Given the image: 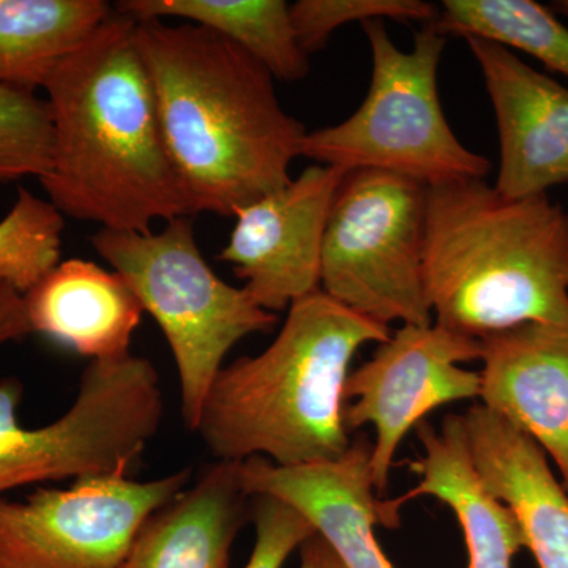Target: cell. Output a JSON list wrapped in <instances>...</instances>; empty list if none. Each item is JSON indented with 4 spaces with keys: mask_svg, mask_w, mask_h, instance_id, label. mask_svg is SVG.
<instances>
[{
    "mask_svg": "<svg viewBox=\"0 0 568 568\" xmlns=\"http://www.w3.org/2000/svg\"><path fill=\"white\" fill-rule=\"evenodd\" d=\"M463 420L478 476L514 511L538 568H568V493L547 454L485 406Z\"/></svg>",
    "mask_w": 568,
    "mask_h": 568,
    "instance_id": "9a60e30c",
    "label": "cell"
},
{
    "mask_svg": "<svg viewBox=\"0 0 568 568\" xmlns=\"http://www.w3.org/2000/svg\"><path fill=\"white\" fill-rule=\"evenodd\" d=\"M115 9L136 21L178 18L209 29L252 54L275 80L301 81L310 71L284 0H122Z\"/></svg>",
    "mask_w": 568,
    "mask_h": 568,
    "instance_id": "ffe728a7",
    "label": "cell"
},
{
    "mask_svg": "<svg viewBox=\"0 0 568 568\" xmlns=\"http://www.w3.org/2000/svg\"><path fill=\"white\" fill-rule=\"evenodd\" d=\"M32 334L91 361L130 354L142 305L118 272L92 261H61L24 294Z\"/></svg>",
    "mask_w": 568,
    "mask_h": 568,
    "instance_id": "ac0fdd59",
    "label": "cell"
},
{
    "mask_svg": "<svg viewBox=\"0 0 568 568\" xmlns=\"http://www.w3.org/2000/svg\"><path fill=\"white\" fill-rule=\"evenodd\" d=\"M424 455L410 462L420 481L395 500L379 503L381 525L396 528L398 511L416 497H436L459 523L467 551L466 568H511L525 548V536L514 511L485 487L478 476L463 416H447L439 429L422 422L417 426Z\"/></svg>",
    "mask_w": 568,
    "mask_h": 568,
    "instance_id": "2e32d148",
    "label": "cell"
},
{
    "mask_svg": "<svg viewBox=\"0 0 568 568\" xmlns=\"http://www.w3.org/2000/svg\"><path fill=\"white\" fill-rule=\"evenodd\" d=\"M22 386L0 381V497L48 481L130 476L159 433L164 399L149 358L91 361L69 409L51 424L18 422Z\"/></svg>",
    "mask_w": 568,
    "mask_h": 568,
    "instance_id": "52a82bcc",
    "label": "cell"
},
{
    "mask_svg": "<svg viewBox=\"0 0 568 568\" xmlns=\"http://www.w3.org/2000/svg\"><path fill=\"white\" fill-rule=\"evenodd\" d=\"M241 463L215 462L142 523L118 568H230L248 519Z\"/></svg>",
    "mask_w": 568,
    "mask_h": 568,
    "instance_id": "e0dca14e",
    "label": "cell"
},
{
    "mask_svg": "<svg viewBox=\"0 0 568 568\" xmlns=\"http://www.w3.org/2000/svg\"><path fill=\"white\" fill-rule=\"evenodd\" d=\"M481 406L536 440L568 493V320L480 339Z\"/></svg>",
    "mask_w": 568,
    "mask_h": 568,
    "instance_id": "4fadbf2b",
    "label": "cell"
},
{
    "mask_svg": "<svg viewBox=\"0 0 568 568\" xmlns=\"http://www.w3.org/2000/svg\"><path fill=\"white\" fill-rule=\"evenodd\" d=\"M254 547L245 568H283L316 530L297 510L268 496L253 497Z\"/></svg>",
    "mask_w": 568,
    "mask_h": 568,
    "instance_id": "d4e9b609",
    "label": "cell"
},
{
    "mask_svg": "<svg viewBox=\"0 0 568 568\" xmlns=\"http://www.w3.org/2000/svg\"><path fill=\"white\" fill-rule=\"evenodd\" d=\"M372 50V82L364 102L336 125L306 134L304 156L339 170L384 171L426 186L487 179V156L458 140L440 103L437 71L446 39L432 24L403 51L383 20L362 24Z\"/></svg>",
    "mask_w": 568,
    "mask_h": 568,
    "instance_id": "5b68a950",
    "label": "cell"
},
{
    "mask_svg": "<svg viewBox=\"0 0 568 568\" xmlns=\"http://www.w3.org/2000/svg\"><path fill=\"white\" fill-rule=\"evenodd\" d=\"M548 7L559 20H562L568 26V0H556V2Z\"/></svg>",
    "mask_w": 568,
    "mask_h": 568,
    "instance_id": "83f0119b",
    "label": "cell"
},
{
    "mask_svg": "<svg viewBox=\"0 0 568 568\" xmlns=\"http://www.w3.org/2000/svg\"><path fill=\"white\" fill-rule=\"evenodd\" d=\"M112 10L104 0H0V88L44 89Z\"/></svg>",
    "mask_w": 568,
    "mask_h": 568,
    "instance_id": "d6986e66",
    "label": "cell"
},
{
    "mask_svg": "<svg viewBox=\"0 0 568 568\" xmlns=\"http://www.w3.org/2000/svg\"><path fill=\"white\" fill-rule=\"evenodd\" d=\"M32 334L24 294L0 282V347Z\"/></svg>",
    "mask_w": 568,
    "mask_h": 568,
    "instance_id": "484cf974",
    "label": "cell"
},
{
    "mask_svg": "<svg viewBox=\"0 0 568 568\" xmlns=\"http://www.w3.org/2000/svg\"><path fill=\"white\" fill-rule=\"evenodd\" d=\"M295 37L306 54L323 50L332 33L351 22L436 21L439 7L425 0H298L290 6Z\"/></svg>",
    "mask_w": 568,
    "mask_h": 568,
    "instance_id": "cb8c5ba5",
    "label": "cell"
},
{
    "mask_svg": "<svg viewBox=\"0 0 568 568\" xmlns=\"http://www.w3.org/2000/svg\"><path fill=\"white\" fill-rule=\"evenodd\" d=\"M424 183L358 170L336 193L323 248L321 290L383 325H432L425 290Z\"/></svg>",
    "mask_w": 568,
    "mask_h": 568,
    "instance_id": "ba28073f",
    "label": "cell"
},
{
    "mask_svg": "<svg viewBox=\"0 0 568 568\" xmlns=\"http://www.w3.org/2000/svg\"><path fill=\"white\" fill-rule=\"evenodd\" d=\"M134 40L193 213L234 216L293 181L308 130L263 63L190 22L136 21Z\"/></svg>",
    "mask_w": 568,
    "mask_h": 568,
    "instance_id": "7a4b0ae2",
    "label": "cell"
},
{
    "mask_svg": "<svg viewBox=\"0 0 568 568\" xmlns=\"http://www.w3.org/2000/svg\"><path fill=\"white\" fill-rule=\"evenodd\" d=\"M51 152L47 100L37 93L0 88V183L43 178Z\"/></svg>",
    "mask_w": 568,
    "mask_h": 568,
    "instance_id": "603a6c76",
    "label": "cell"
},
{
    "mask_svg": "<svg viewBox=\"0 0 568 568\" xmlns=\"http://www.w3.org/2000/svg\"><path fill=\"white\" fill-rule=\"evenodd\" d=\"M480 69L499 134L495 189L510 200L568 183V88L506 47L465 39Z\"/></svg>",
    "mask_w": 568,
    "mask_h": 568,
    "instance_id": "7c38bea8",
    "label": "cell"
},
{
    "mask_svg": "<svg viewBox=\"0 0 568 568\" xmlns=\"http://www.w3.org/2000/svg\"><path fill=\"white\" fill-rule=\"evenodd\" d=\"M65 220L48 200L24 186L0 220V282L21 294L61 263Z\"/></svg>",
    "mask_w": 568,
    "mask_h": 568,
    "instance_id": "7402d4cb",
    "label": "cell"
},
{
    "mask_svg": "<svg viewBox=\"0 0 568 568\" xmlns=\"http://www.w3.org/2000/svg\"><path fill=\"white\" fill-rule=\"evenodd\" d=\"M192 470L153 480L84 478L0 497V568H118L134 534L156 508L189 487Z\"/></svg>",
    "mask_w": 568,
    "mask_h": 568,
    "instance_id": "9c48e42d",
    "label": "cell"
},
{
    "mask_svg": "<svg viewBox=\"0 0 568 568\" xmlns=\"http://www.w3.org/2000/svg\"><path fill=\"white\" fill-rule=\"evenodd\" d=\"M390 334L323 290L306 295L263 353L220 369L194 433L215 462L295 467L342 458L353 444L345 424L351 362Z\"/></svg>",
    "mask_w": 568,
    "mask_h": 568,
    "instance_id": "3957f363",
    "label": "cell"
},
{
    "mask_svg": "<svg viewBox=\"0 0 568 568\" xmlns=\"http://www.w3.org/2000/svg\"><path fill=\"white\" fill-rule=\"evenodd\" d=\"M136 21L118 9L55 69L43 91L51 163L39 181L63 216L100 230L151 231L192 216L164 141Z\"/></svg>",
    "mask_w": 568,
    "mask_h": 568,
    "instance_id": "6da1fadb",
    "label": "cell"
},
{
    "mask_svg": "<svg viewBox=\"0 0 568 568\" xmlns=\"http://www.w3.org/2000/svg\"><path fill=\"white\" fill-rule=\"evenodd\" d=\"M425 290L439 327L467 338L568 320V212L510 200L485 179L428 186Z\"/></svg>",
    "mask_w": 568,
    "mask_h": 568,
    "instance_id": "277c9868",
    "label": "cell"
},
{
    "mask_svg": "<svg viewBox=\"0 0 568 568\" xmlns=\"http://www.w3.org/2000/svg\"><path fill=\"white\" fill-rule=\"evenodd\" d=\"M298 568H346L323 537L312 536L302 545Z\"/></svg>",
    "mask_w": 568,
    "mask_h": 568,
    "instance_id": "4316f807",
    "label": "cell"
},
{
    "mask_svg": "<svg viewBox=\"0 0 568 568\" xmlns=\"http://www.w3.org/2000/svg\"><path fill=\"white\" fill-rule=\"evenodd\" d=\"M480 339L432 325H402L368 362L349 373L345 388L347 432L375 429L369 470L376 493L386 491L396 450L410 429L437 407L480 398Z\"/></svg>",
    "mask_w": 568,
    "mask_h": 568,
    "instance_id": "30bf717a",
    "label": "cell"
},
{
    "mask_svg": "<svg viewBox=\"0 0 568 568\" xmlns=\"http://www.w3.org/2000/svg\"><path fill=\"white\" fill-rule=\"evenodd\" d=\"M92 245L162 328L181 383L183 422L194 432L226 355L246 336L271 332L276 315L212 271L190 216L170 220L159 233L99 230Z\"/></svg>",
    "mask_w": 568,
    "mask_h": 568,
    "instance_id": "8992f818",
    "label": "cell"
},
{
    "mask_svg": "<svg viewBox=\"0 0 568 568\" xmlns=\"http://www.w3.org/2000/svg\"><path fill=\"white\" fill-rule=\"evenodd\" d=\"M346 171L312 164L283 189L235 213L220 260L265 312L290 310L321 290L328 215Z\"/></svg>",
    "mask_w": 568,
    "mask_h": 568,
    "instance_id": "8fae6325",
    "label": "cell"
},
{
    "mask_svg": "<svg viewBox=\"0 0 568 568\" xmlns=\"http://www.w3.org/2000/svg\"><path fill=\"white\" fill-rule=\"evenodd\" d=\"M373 443L353 440L335 462L283 467L264 458L239 465L245 491L297 510L346 568H395L375 536L379 500L369 470Z\"/></svg>",
    "mask_w": 568,
    "mask_h": 568,
    "instance_id": "5bb4252c",
    "label": "cell"
},
{
    "mask_svg": "<svg viewBox=\"0 0 568 568\" xmlns=\"http://www.w3.org/2000/svg\"><path fill=\"white\" fill-rule=\"evenodd\" d=\"M433 28L525 52L568 78V26L536 0H444Z\"/></svg>",
    "mask_w": 568,
    "mask_h": 568,
    "instance_id": "44dd1931",
    "label": "cell"
}]
</instances>
